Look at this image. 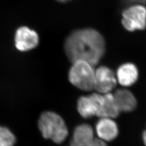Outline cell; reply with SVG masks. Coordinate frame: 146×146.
I'll return each instance as SVG.
<instances>
[{
    "label": "cell",
    "mask_w": 146,
    "mask_h": 146,
    "mask_svg": "<svg viewBox=\"0 0 146 146\" xmlns=\"http://www.w3.org/2000/svg\"><path fill=\"white\" fill-rule=\"evenodd\" d=\"M72 63L68 73L70 82L83 91L89 92L93 90L95 72L94 66L82 60Z\"/></svg>",
    "instance_id": "cell-3"
},
{
    "label": "cell",
    "mask_w": 146,
    "mask_h": 146,
    "mask_svg": "<svg viewBox=\"0 0 146 146\" xmlns=\"http://www.w3.org/2000/svg\"><path fill=\"white\" fill-rule=\"evenodd\" d=\"M113 95L120 111L129 112L135 108L137 101L134 95L129 90L119 89L115 91Z\"/></svg>",
    "instance_id": "cell-10"
},
{
    "label": "cell",
    "mask_w": 146,
    "mask_h": 146,
    "mask_svg": "<svg viewBox=\"0 0 146 146\" xmlns=\"http://www.w3.org/2000/svg\"><path fill=\"white\" fill-rule=\"evenodd\" d=\"M94 139V131L92 127L88 124H82L75 129L70 145L82 146L90 143Z\"/></svg>",
    "instance_id": "cell-11"
},
{
    "label": "cell",
    "mask_w": 146,
    "mask_h": 146,
    "mask_svg": "<svg viewBox=\"0 0 146 146\" xmlns=\"http://www.w3.org/2000/svg\"><path fill=\"white\" fill-rule=\"evenodd\" d=\"M121 22L127 31L144 30L146 28V7L145 5H129L123 11Z\"/></svg>",
    "instance_id": "cell-4"
},
{
    "label": "cell",
    "mask_w": 146,
    "mask_h": 146,
    "mask_svg": "<svg viewBox=\"0 0 146 146\" xmlns=\"http://www.w3.org/2000/svg\"><path fill=\"white\" fill-rule=\"evenodd\" d=\"M117 78L113 71L108 67L101 66L95 70L94 89L98 93L107 94L115 88Z\"/></svg>",
    "instance_id": "cell-5"
},
{
    "label": "cell",
    "mask_w": 146,
    "mask_h": 146,
    "mask_svg": "<svg viewBox=\"0 0 146 146\" xmlns=\"http://www.w3.org/2000/svg\"><path fill=\"white\" fill-rule=\"evenodd\" d=\"M90 146H107L105 141L99 138L95 139L90 142Z\"/></svg>",
    "instance_id": "cell-15"
},
{
    "label": "cell",
    "mask_w": 146,
    "mask_h": 146,
    "mask_svg": "<svg viewBox=\"0 0 146 146\" xmlns=\"http://www.w3.org/2000/svg\"><path fill=\"white\" fill-rule=\"evenodd\" d=\"M139 77V72L135 65L126 63L121 65L116 73L117 81L124 87H129L135 84Z\"/></svg>",
    "instance_id": "cell-9"
},
{
    "label": "cell",
    "mask_w": 146,
    "mask_h": 146,
    "mask_svg": "<svg viewBox=\"0 0 146 146\" xmlns=\"http://www.w3.org/2000/svg\"><path fill=\"white\" fill-rule=\"evenodd\" d=\"M16 142V137L8 128L0 126V146H13Z\"/></svg>",
    "instance_id": "cell-13"
},
{
    "label": "cell",
    "mask_w": 146,
    "mask_h": 146,
    "mask_svg": "<svg viewBox=\"0 0 146 146\" xmlns=\"http://www.w3.org/2000/svg\"><path fill=\"white\" fill-rule=\"evenodd\" d=\"M39 37L36 31L26 26L17 29L15 35V45L21 52H27L38 46Z\"/></svg>",
    "instance_id": "cell-7"
},
{
    "label": "cell",
    "mask_w": 146,
    "mask_h": 146,
    "mask_svg": "<svg viewBox=\"0 0 146 146\" xmlns=\"http://www.w3.org/2000/svg\"><path fill=\"white\" fill-rule=\"evenodd\" d=\"M123 4L129 6L134 5H146V0H121Z\"/></svg>",
    "instance_id": "cell-14"
},
{
    "label": "cell",
    "mask_w": 146,
    "mask_h": 146,
    "mask_svg": "<svg viewBox=\"0 0 146 146\" xmlns=\"http://www.w3.org/2000/svg\"><path fill=\"white\" fill-rule=\"evenodd\" d=\"M59 2H62V3H66V2H67L68 1H70L71 0H56Z\"/></svg>",
    "instance_id": "cell-17"
},
{
    "label": "cell",
    "mask_w": 146,
    "mask_h": 146,
    "mask_svg": "<svg viewBox=\"0 0 146 146\" xmlns=\"http://www.w3.org/2000/svg\"><path fill=\"white\" fill-rule=\"evenodd\" d=\"M70 146H72V145H70Z\"/></svg>",
    "instance_id": "cell-19"
},
{
    "label": "cell",
    "mask_w": 146,
    "mask_h": 146,
    "mask_svg": "<svg viewBox=\"0 0 146 146\" xmlns=\"http://www.w3.org/2000/svg\"><path fill=\"white\" fill-rule=\"evenodd\" d=\"M104 102L103 94L97 93L81 96L78 101V110L84 118L98 116Z\"/></svg>",
    "instance_id": "cell-6"
},
{
    "label": "cell",
    "mask_w": 146,
    "mask_h": 146,
    "mask_svg": "<svg viewBox=\"0 0 146 146\" xmlns=\"http://www.w3.org/2000/svg\"><path fill=\"white\" fill-rule=\"evenodd\" d=\"M38 125L43 137L55 143H62L68 136V129L64 120L54 112H43L38 120Z\"/></svg>",
    "instance_id": "cell-2"
},
{
    "label": "cell",
    "mask_w": 146,
    "mask_h": 146,
    "mask_svg": "<svg viewBox=\"0 0 146 146\" xmlns=\"http://www.w3.org/2000/svg\"><path fill=\"white\" fill-rule=\"evenodd\" d=\"M142 138H143V142H144V144L146 146V131H145L143 133Z\"/></svg>",
    "instance_id": "cell-16"
},
{
    "label": "cell",
    "mask_w": 146,
    "mask_h": 146,
    "mask_svg": "<svg viewBox=\"0 0 146 146\" xmlns=\"http://www.w3.org/2000/svg\"><path fill=\"white\" fill-rule=\"evenodd\" d=\"M99 138L105 141H111L118 135V127L115 121L110 118H101L96 125Z\"/></svg>",
    "instance_id": "cell-8"
},
{
    "label": "cell",
    "mask_w": 146,
    "mask_h": 146,
    "mask_svg": "<svg viewBox=\"0 0 146 146\" xmlns=\"http://www.w3.org/2000/svg\"><path fill=\"white\" fill-rule=\"evenodd\" d=\"M81 146H90V143H88V144H86V145H82Z\"/></svg>",
    "instance_id": "cell-18"
},
{
    "label": "cell",
    "mask_w": 146,
    "mask_h": 146,
    "mask_svg": "<svg viewBox=\"0 0 146 146\" xmlns=\"http://www.w3.org/2000/svg\"><path fill=\"white\" fill-rule=\"evenodd\" d=\"M104 102L98 116L100 118H110L113 119L117 117L120 110L115 102L113 94L111 93L103 94Z\"/></svg>",
    "instance_id": "cell-12"
},
{
    "label": "cell",
    "mask_w": 146,
    "mask_h": 146,
    "mask_svg": "<svg viewBox=\"0 0 146 146\" xmlns=\"http://www.w3.org/2000/svg\"><path fill=\"white\" fill-rule=\"evenodd\" d=\"M64 48L71 62L82 60L95 67L104 55L106 42L99 31L84 28L73 31L67 37Z\"/></svg>",
    "instance_id": "cell-1"
}]
</instances>
